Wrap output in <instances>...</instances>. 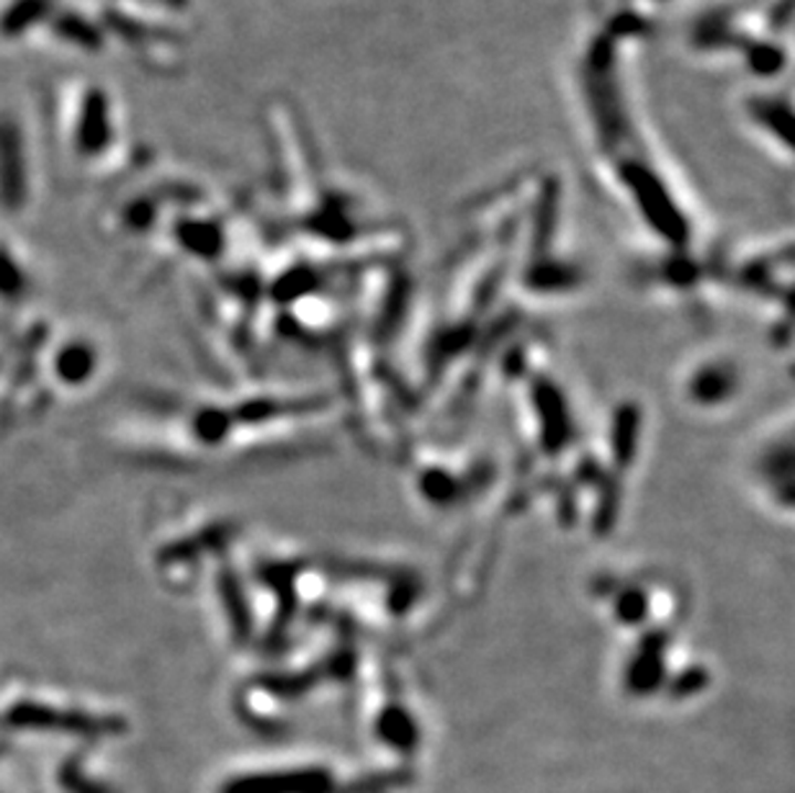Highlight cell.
<instances>
[{
	"instance_id": "obj_1",
	"label": "cell",
	"mask_w": 795,
	"mask_h": 793,
	"mask_svg": "<svg viewBox=\"0 0 795 793\" xmlns=\"http://www.w3.org/2000/svg\"><path fill=\"white\" fill-rule=\"evenodd\" d=\"M744 127L760 137L767 150L783 155L791 163V93L760 85L739 106Z\"/></svg>"
},
{
	"instance_id": "obj_2",
	"label": "cell",
	"mask_w": 795,
	"mask_h": 793,
	"mask_svg": "<svg viewBox=\"0 0 795 793\" xmlns=\"http://www.w3.org/2000/svg\"><path fill=\"white\" fill-rule=\"evenodd\" d=\"M91 353L83 348H70L67 353H62L60 361V372L62 376H67L70 382H81L85 374L91 372Z\"/></svg>"
}]
</instances>
